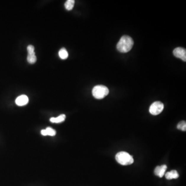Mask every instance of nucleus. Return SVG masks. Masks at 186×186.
<instances>
[{
	"mask_svg": "<svg viewBox=\"0 0 186 186\" xmlns=\"http://www.w3.org/2000/svg\"><path fill=\"white\" fill-rule=\"evenodd\" d=\"M133 44L134 42L131 37L124 35L121 37L117 44V49L122 53H127L131 50Z\"/></svg>",
	"mask_w": 186,
	"mask_h": 186,
	"instance_id": "obj_1",
	"label": "nucleus"
},
{
	"mask_svg": "<svg viewBox=\"0 0 186 186\" xmlns=\"http://www.w3.org/2000/svg\"><path fill=\"white\" fill-rule=\"evenodd\" d=\"M115 159L118 163L123 166L130 165L134 162L132 156L125 151H120L117 153Z\"/></svg>",
	"mask_w": 186,
	"mask_h": 186,
	"instance_id": "obj_2",
	"label": "nucleus"
},
{
	"mask_svg": "<svg viewBox=\"0 0 186 186\" xmlns=\"http://www.w3.org/2000/svg\"><path fill=\"white\" fill-rule=\"evenodd\" d=\"M109 90L108 88L102 85H98L93 88V96L98 99H101L108 95Z\"/></svg>",
	"mask_w": 186,
	"mask_h": 186,
	"instance_id": "obj_3",
	"label": "nucleus"
},
{
	"mask_svg": "<svg viewBox=\"0 0 186 186\" xmlns=\"http://www.w3.org/2000/svg\"><path fill=\"white\" fill-rule=\"evenodd\" d=\"M164 105L160 101H155L153 102L149 108V112L153 115L159 114L164 110Z\"/></svg>",
	"mask_w": 186,
	"mask_h": 186,
	"instance_id": "obj_4",
	"label": "nucleus"
},
{
	"mask_svg": "<svg viewBox=\"0 0 186 186\" xmlns=\"http://www.w3.org/2000/svg\"><path fill=\"white\" fill-rule=\"evenodd\" d=\"M173 54L175 57L182 59L183 61H186V50L184 48L182 47L176 48L173 51Z\"/></svg>",
	"mask_w": 186,
	"mask_h": 186,
	"instance_id": "obj_5",
	"label": "nucleus"
},
{
	"mask_svg": "<svg viewBox=\"0 0 186 186\" xmlns=\"http://www.w3.org/2000/svg\"><path fill=\"white\" fill-rule=\"evenodd\" d=\"M29 102V98L28 96L22 95L19 96L16 99V103L19 106H23L28 103Z\"/></svg>",
	"mask_w": 186,
	"mask_h": 186,
	"instance_id": "obj_6",
	"label": "nucleus"
},
{
	"mask_svg": "<svg viewBox=\"0 0 186 186\" xmlns=\"http://www.w3.org/2000/svg\"><path fill=\"white\" fill-rule=\"evenodd\" d=\"M166 169H167V166L165 164L161 166H157L155 169V171H154L155 174L156 175L161 178L164 175Z\"/></svg>",
	"mask_w": 186,
	"mask_h": 186,
	"instance_id": "obj_7",
	"label": "nucleus"
},
{
	"mask_svg": "<svg viewBox=\"0 0 186 186\" xmlns=\"http://www.w3.org/2000/svg\"><path fill=\"white\" fill-rule=\"evenodd\" d=\"M179 174L176 170H172L170 172H168L166 174V178L168 180H171L173 179L178 178Z\"/></svg>",
	"mask_w": 186,
	"mask_h": 186,
	"instance_id": "obj_8",
	"label": "nucleus"
},
{
	"mask_svg": "<svg viewBox=\"0 0 186 186\" xmlns=\"http://www.w3.org/2000/svg\"><path fill=\"white\" fill-rule=\"evenodd\" d=\"M66 115L65 114L60 115L57 117H51L50 121L52 123H59L63 122L65 120Z\"/></svg>",
	"mask_w": 186,
	"mask_h": 186,
	"instance_id": "obj_9",
	"label": "nucleus"
},
{
	"mask_svg": "<svg viewBox=\"0 0 186 186\" xmlns=\"http://www.w3.org/2000/svg\"><path fill=\"white\" fill-rule=\"evenodd\" d=\"M59 57L62 59H66L68 57V53L67 51L64 48H62L59 50Z\"/></svg>",
	"mask_w": 186,
	"mask_h": 186,
	"instance_id": "obj_10",
	"label": "nucleus"
},
{
	"mask_svg": "<svg viewBox=\"0 0 186 186\" xmlns=\"http://www.w3.org/2000/svg\"><path fill=\"white\" fill-rule=\"evenodd\" d=\"M75 1L74 0H68L65 3V8L68 10H71L74 8Z\"/></svg>",
	"mask_w": 186,
	"mask_h": 186,
	"instance_id": "obj_11",
	"label": "nucleus"
},
{
	"mask_svg": "<svg viewBox=\"0 0 186 186\" xmlns=\"http://www.w3.org/2000/svg\"><path fill=\"white\" fill-rule=\"evenodd\" d=\"M37 60V57L34 54H28L27 56V61L29 62V63L33 64L35 63Z\"/></svg>",
	"mask_w": 186,
	"mask_h": 186,
	"instance_id": "obj_12",
	"label": "nucleus"
},
{
	"mask_svg": "<svg viewBox=\"0 0 186 186\" xmlns=\"http://www.w3.org/2000/svg\"><path fill=\"white\" fill-rule=\"evenodd\" d=\"M177 129L181 130L183 131H186V123L185 121H182L178 123L177 126Z\"/></svg>",
	"mask_w": 186,
	"mask_h": 186,
	"instance_id": "obj_13",
	"label": "nucleus"
},
{
	"mask_svg": "<svg viewBox=\"0 0 186 186\" xmlns=\"http://www.w3.org/2000/svg\"><path fill=\"white\" fill-rule=\"evenodd\" d=\"M46 131L47 132V135L54 136L56 135V131L54 129H53L51 127H47V128L46 129Z\"/></svg>",
	"mask_w": 186,
	"mask_h": 186,
	"instance_id": "obj_14",
	"label": "nucleus"
},
{
	"mask_svg": "<svg viewBox=\"0 0 186 186\" xmlns=\"http://www.w3.org/2000/svg\"><path fill=\"white\" fill-rule=\"evenodd\" d=\"M34 47L32 45H29L27 47V50L28 52V54H34Z\"/></svg>",
	"mask_w": 186,
	"mask_h": 186,
	"instance_id": "obj_15",
	"label": "nucleus"
},
{
	"mask_svg": "<svg viewBox=\"0 0 186 186\" xmlns=\"http://www.w3.org/2000/svg\"><path fill=\"white\" fill-rule=\"evenodd\" d=\"M41 133L42 135H44V136H46V135H47V132H46V129H43V130H42L41 131Z\"/></svg>",
	"mask_w": 186,
	"mask_h": 186,
	"instance_id": "obj_16",
	"label": "nucleus"
}]
</instances>
